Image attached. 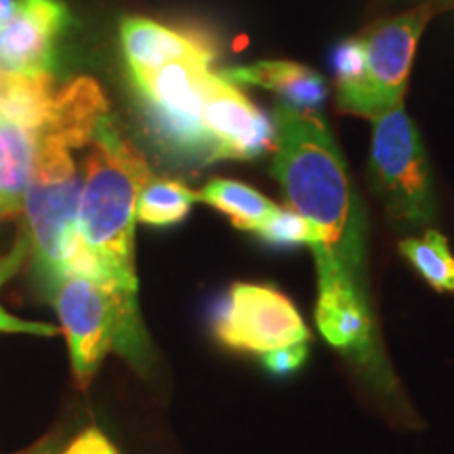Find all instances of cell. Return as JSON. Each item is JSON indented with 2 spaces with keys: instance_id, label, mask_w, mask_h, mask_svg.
I'll list each match as a JSON object with an SVG mask.
<instances>
[{
  "instance_id": "obj_1",
  "label": "cell",
  "mask_w": 454,
  "mask_h": 454,
  "mask_svg": "<svg viewBox=\"0 0 454 454\" xmlns=\"http://www.w3.org/2000/svg\"><path fill=\"white\" fill-rule=\"evenodd\" d=\"M274 164L293 211L309 219L322 242L366 288V221L343 154L316 110L282 104L274 112Z\"/></svg>"
},
{
  "instance_id": "obj_2",
  "label": "cell",
  "mask_w": 454,
  "mask_h": 454,
  "mask_svg": "<svg viewBox=\"0 0 454 454\" xmlns=\"http://www.w3.org/2000/svg\"><path fill=\"white\" fill-rule=\"evenodd\" d=\"M84 164L78 231L107 280L137 291L135 221L141 190L152 181L150 164L107 116L95 133Z\"/></svg>"
},
{
  "instance_id": "obj_3",
  "label": "cell",
  "mask_w": 454,
  "mask_h": 454,
  "mask_svg": "<svg viewBox=\"0 0 454 454\" xmlns=\"http://www.w3.org/2000/svg\"><path fill=\"white\" fill-rule=\"evenodd\" d=\"M44 294L61 320L78 387H89L114 349L130 364L147 366L150 340L141 325L137 291L112 280L66 274Z\"/></svg>"
},
{
  "instance_id": "obj_4",
  "label": "cell",
  "mask_w": 454,
  "mask_h": 454,
  "mask_svg": "<svg viewBox=\"0 0 454 454\" xmlns=\"http://www.w3.org/2000/svg\"><path fill=\"white\" fill-rule=\"evenodd\" d=\"M78 202L81 190L70 147L53 135L36 133V156L24 211L43 291L64 276L67 253L81 236Z\"/></svg>"
},
{
  "instance_id": "obj_5",
  "label": "cell",
  "mask_w": 454,
  "mask_h": 454,
  "mask_svg": "<svg viewBox=\"0 0 454 454\" xmlns=\"http://www.w3.org/2000/svg\"><path fill=\"white\" fill-rule=\"evenodd\" d=\"M371 181L391 221L404 230L427 227L438 215L423 139L404 106L374 118Z\"/></svg>"
},
{
  "instance_id": "obj_6",
  "label": "cell",
  "mask_w": 454,
  "mask_h": 454,
  "mask_svg": "<svg viewBox=\"0 0 454 454\" xmlns=\"http://www.w3.org/2000/svg\"><path fill=\"white\" fill-rule=\"evenodd\" d=\"M130 78L158 145L181 158L213 162V144L202 121L204 101L215 78L207 61H173L160 70Z\"/></svg>"
},
{
  "instance_id": "obj_7",
  "label": "cell",
  "mask_w": 454,
  "mask_h": 454,
  "mask_svg": "<svg viewBox=\"0 0 454 454\" xmlns=\"http://www.w3.org/2000/svg\"><path fill=\"white\" fill-rule=\"evenodd\" d=\"M311 251L317 268V331L328 345L389 387V372L385 371L381 351L377 348L368 291L351 278L325 242L311 244Z\"/></svg>"
},
{
  "instance_id": "obj_8",
  "label": "cell",
  "mask_w": 454,
  "mask_h": 454,
  "mask_svg": "<svg viewBox=\"0 0 454 454\" xmlns=\"http://www.w3.org/2000/svg\"><path fill=\"white\" fill-rule=\"evenodd\" d=\"M429 21V7L381 20L360 36L364 49V74L354 89L339 93L343 112L377 118L402 104L414 51Z\"/></svg>"
},
{
  "instance_id": "obj_9",
  "label": "cell",
  "mask_w": 454,
  "mask_h": 454,
  "mask_svg": "<svg viewBox=\"0 0 454 454\" xmlns=\"http://www.w3.org/2000/svg\"><path fill=\"white\" fill-rule=\"evenodd\" d=\"M213 334L225 349L265 356L308 343L309 328L294 303L268 284L236 282L217 303Z\"/></svg>"
},
{
  "instance_id": "obj_10",
  "label": "cell",
  "mask_w": 454,
  "mask_h": 454,
  "mask_svg": "<svg viewBox=\"0 0 454 454\" xmlns=\"http://www.w3.org/2000/svg\"><path fill=\"white\" fill-rule=\"evenodd\" d=\"M215 160H251L274 147L276 129L263 112L215 74L202 112Z\"/></svg>"
},
{
  "instance_id": "obj_11",
  "label": "cell",
  "mask_w": 454,
  "mask_h": 454,
  "mask_svg": "<svg viewBox=\"0 0 454 454\" xmlns=\"http://www.w3.org/2000/svg\"><path fill=\"white\" fill-rule=\"evenodd\" d=\"M67 24L61 0H20L13 20L0 27V72L51 74Z\"/></svg>"
},
{
  "instance_id": "obj_12",
  "label": "cell",
  "mask_w": 454,
  "mask_h": 454,
  "mask_svg": "<svg viewBox=\"0 0 454 454\" xmlns=\"http://www.w3.org/2000/svg\"><path fill=\"white\" fill-rule=\"evenodd\" d=\"M121 41L130 76L160 70L173 61H213L207 44L144 17H124Z\"/></svg>"
},
{
  "instance_id": "obj_13",
  "label": "cell",
  "mask_w": 454,
  "mask_h": 454,
  "mask_svg": "<svg viewBox=\"0 0 454 454\" xmlns=\"http://www.w3.org/2000/svg\"><path fill=\"white\" fill-rule=\"evenodd\" d=\"M107 116V101L99 84L90 78H76L55 93L49 121L38 133L53 135L70 150H76L93 141Z\"/></svg>"
},
{
  "instance_id": "obj_14",
  "label": "cell",
  "mask_w": 454,
  "mask_h": 454,
  "mask_svg": "<svg viewBox=\"0 0 454 454\" xmlns=\"http://www.w3.org/2000/svg\"><path fill=\"white\" fill-rule=\"evenodd\" d=\"M221 76L231 84H254L274 90L284 104H291L299 110H316L326 99V84L320 74L293 61H259L254 66L225 70Z\"/></svg>"
},
{
  "instance_id": "obj_15",
  "label": "cell",
  "mask_w": 454,
  "mask_h": 454,
  "mask_svg": "<svg viewBox=\"0 0 454 454\" xmlns=\"http://www.w3.org/2000/svg\"><path fill=\"white\" fill-rule=\"evenodd\" d=\"M36 156V133L0 118V217L24 211Z\"/></svg>"
},
{
  "instance_id": "obj_16",
  "label": "cell",
  "mask_w": 454,
  "mask_h": 454,
  "mask_svg": "<svg viewBox=\"0 0 454 454\" xmlns=\"http://www.w3.org/2000/svg\"><path fill=\"white\" fill-rule=\"evenodd\" d=\"M55 90L51 74L0 72V118L38 133L49 121Z\"/></svg>"
},
{
  "instance_id": "obj_17",
  "label": "cell",
  "mask_w": 454,
  "mask_h": 454,
  "mask_svg": "<svg viewBox=\"0 0 454 454\" xmlns=\"http://www.w3.org/2000/svg\"><path fill=\"white\" fill-rule=\"evenodd\" d=\"M200 202L217 208L238 230L257 231L278 211L270 198L259 194L251 185L231 179H213L198 192Z\"/></svg>"
},
{
  "instance_id": "obj_18",
  "label": "cell",
  "mask_w": 454,
  "mask_h": 454,
  "mask_svg": "<svg viewBox=\"0 0 454 454\" xmlns=\"http://www.w3.org/2000/svg\"><path fill=\"white\" fill-rule=\"evenodd\" d=\"M200 202L198 192L170 179H152L141 190L137 200V221L156 227L177 225Z\"/></svg>"
},
{
  "instance_id": "obj_19",
  "label": "cell",
  "mask_w": 454,
  "mask_h": 454,
  "mask_svg": "<svg viewBox=\"0 0 454 454\" xmlns=\"http://www.w3.org/2000/svg\"><path fill=\"white\" fill-rule=\"evenodd\" d=\"M400 253L429 286L440 293H454V257L440 231L427 230L421 238H406L400 242Z\"/></svg>"
},
{
  "instance_id": "obj_20",
  "label": "cell",
  "mask_w": 454,
  "mask_h": 454,
  "mask_svg": "<svg viewBox=\"0 0 454 454\" xmlns=\"http://www.w3.org/2000/svg\"><path fill=\"white\" fill-rule=\"evenodd\" d=\"M254 234L274 247H294V244H309L311 247V244L322 242L320 230L303 215L293 211L291 207H278V211Z\"/></svg>"
},
{
  "instance_id": "obj_21",
  "label": "cell",
  "mask_w": 454,
  "mask_h": 454,
  "mask_svg": "<svg viewBox=\"0 0 454 454\" xmlns=\"http://www.w3.org/2000/svg\"><path fill=\"white\" fill-rule=\"evenodd\" d=\"M30 248H32L30 238L21 236L15 247L11 248V253L0 259V286H3V284L21 268V263L26 261L27 253H30ZM0 333H24V334H32V337H55L59 331H57V326L44 325V322L21 320V317L9 314V311L0 305Z\"/></svg>"
},
{
  "instance_id": "obj_22",
  "label": "cell",
  "mask_w": 454,
  "mask_h": 454,
  "mask_svg": "<svg viewBox=\"0 0 454 454\" xmlns=\"http://www.w3.org/2000/svg\"><path fill=\"white\" fill-rule=\"evenodd\" d=\"M333 64L334 74H337L339 93L354 89L364 74V49H362L360 38H349V41L340 43L334 49Z\"/></svg>"
},
{
  "instance_id": "obj_23",
  "label": "cell",
  "mask_w": 454,
  "mask_h": 454,
  "mask_svg": "<svg viewBox=\"0 0 454 454\" xmlns=\"http://www.w3.org/2000/svg\"><path fill=\"white\" fill-rule=\"evenodd\" d=\"M308 343L291 345V348L270 351V354L261 356L263 360V368L274 377H286V374L297 372L301 366L308 362Z\"/></svg>"
},
{
  "instance_id": "obj_24",
  "label": "cell",
  "mask_w": 454,
  "mask_h": 454,
  "mask_svg": "<svg viewBox=\"0 0 454 454\" xmlns=\"http://www.w3.org/2000/svg\"><path fill=\"white\" fill-rule=\"evenodd\" d=\"M61 454H121L116 450V446L112 444L110 438L104 431L98 427L84 429L82 434H78L70 444L66 446V450Z\"/></svg>"
},
{
  "instance_id": "obj_25",
  "label": "cell",
  "mask_w": 454,
  "mask_h": 454,
  "mask_svg": "<svg viewBox=\"0 0 454 454\" xmlns=\"http://www.w3.org/2000/svg\"><path fill=\"white\" fill-rule=\"evenodd\" d=\"M17 454H59V452H57V444H55V440L44 438V440L38 442V444H34V446L27 448V450H24V452H17Z\"/></svg>"
},
{
  "instance_id": "obj_26",
  "label": "cell",
  "mask_w": 454,
  "mask_h": 454,
  "mask_svg": "<svg viewBox=\"0 0 454 454\" xmlns=\"http://www.w3.org/2000/svg\"><path fill=\"white\" fill-rule=\"evenodd\" d=\"M20 0H0V27L7 26L13 20Z\"/></svg>"
}]
</instances>
